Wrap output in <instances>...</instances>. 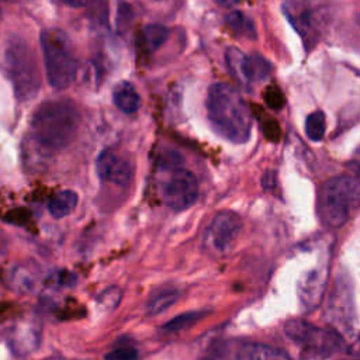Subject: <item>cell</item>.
<instances>
[{"label": "cell", "mask_w": 360, "mask_h": 360, "mask_svg": "<svg viewBox=\"0 0 360 360\" xmlns=\"http://www.w3.org/2000/svg\"><path fill=\"white\" fill-rule=\"evenodd\" d=\"M360 207V179L353 174H338L328 179L319 190L318 212L330 228L345 225Z\"/></svg>", "instance_id": "3957f363"}, {"label": "cell", "mask_w": 360, "mask_h": 360, "mask_svg": "<svg viewBox=\"0 0 360 360\" xmlns=\"http://www.w3.org/2000/svg\"><path fill=\"white\" fill-rule=\"evenodd\" d=\"M226 66L233 79L243 87L264 80L270 73V63L259 55H248L236 46H229L225 51Z\"/></svg>", "instance_id": "9c48e42d"}, {"label": "cell", "mask_w": 360, "mask_h": 360, "mask_svg": "<svg viewBox=\"0 0 360 360\" xmlns=\"http://www.w3.org/2000/svg\"><path fill=\"white\" fill-rule=\"evenodd\" d=\"M160 193L165 205L169 208L174 211L187 210L198 197V183L191 172L174 166L163 180Z\"/></svg>", "instance_id": "52a82bcc"}, {"label": "cell", "mask_w": 360, "mask_h": 360, "mask_svg": "<svg viewBox=\"0 0 360 360\" xmlns=\"http://www.w3.org/2000/svg\"><path fill=\"white\" fill-rule=\"evenodd\" d=\"M242 229V221L239 215L232 211H221L211 221L205 232V246L218 253L229 252Z\"/></svg>", "instance_id": "30bf717a"}, {"label": "cell", "mask_w": 360, "mask_h": 360, "mask_svg": "<svg viewBox=\"0 0 360 360\" xmlns=\"http://www.w3.org/2000/svg\"><path fill=\"white\" fill-rule=\"evenodd\" d=\"M3 65L15 96L20 100L28 101L37 96L42 79L35 52L25 39L17 35L7 38L3 52Z\"/></svg>", "instance_id": "277c9868"}, {"label": "cell", "mask_w": 360, "mask_h": 360, "mask_svg": "<svg viewBox=\"0 0 360 360\" xmlns=\"http://www.w3.org/2000/svg\"><path fill=\"white\" fill-rule=\"evenodd\" d=\"M10 287L20 294L34 292L38 285V271L28 264H18L10 271Z\"/></svg>", "instance_id": "9a60e30c"}, {"label": "cell", "mask_w": 360, "mask_h": 360, "mask_svg": "<svg viewBox=\"0 0 360 360\" xmlns=\"http://www.w3.org/2000/svg\"><path fill=\"white\" fill-rule=\"evenodd\" d=\"M156 1H160V0H156Z\"/></svg>", "instance_id": "4316f807"}, {"label": "cell", "mask_w": 360, "mask_h": 360, "mask_svg": "<svg viewBox=\"0 0 360 360\" xmlns=\"http://www.w3.org/2000/svg\"><path fill=\"white\" fill-rule=\"evenodd\" d=\"M284 330L301 349V357L304 360H325L343 346L342 336L338 332L316 326L304 319L288 321Z\"/></svg>", "instance_id": "8992f818"}, {"label": "cell", "mask_w": 360, "mask_h": 360, "mask_svg": "<svg viewBox=\"0 0 360 360\" xmlns=\"http://www.w3.org/2000/svg\"><path fill=\"white\" fill-rule=\"evenodd\" d=\"M284 13L297 30V32L311 48L314 42L318 41V37L326 20L323 8L309 1L295 0L287 1L284 4Z\"/></svg>", "instance_id": "ba28073f"}, {"label": "cell", "mask_w": 360, "mask_h": 360, "mask_svg": "<svg viewBox=\"0 0 360 360\" xmlns=\"http://www.w3.org/2000/svg\"><path fill=\"white\" fill-rule=\"evenodd\" d=\"M232 360H291L290 356L273 346L246 342L240 343L232 353Z\"/></svg>", "instance_id": "4fadbf2b"}, {"label": "cell", "mask_w": 360, "mask_h": 360, "mask_svg": "<svg viewBox=\"0 0 360 360\" xmlns=\"http://www.w3.org/2000/svg\"><path fill=\"white\" fill-rule=\"evenodd\" d=\"M41 343V325L35 319H20L7 333V345L14 356H28Z\"/></svg>", "instance_id": "8fae6325"}, {"label": "cell", "mask_w": 360, "mask_h": 360, "mask_svg": "<svg viewBox=\"0 0 360 360\" xmlns=\"http://www.w3.org/2000/svg\"><path fill=\"white\" fill-rule=\"evenodd\" d=\"M96 172L100 180L118 186L129 184L134 176V169L131 163L124 160L110 149L98 153L96 160Z\"/></svg>", "instance_id": "7c38bea8"}, {"label": "cell", "mask_w": 360, "mask_h": 360, "mask_svg": "<svg viewBox=\"0 0 360 360\" xmlns=\"http://www.w3.org/2000/svg\"><path fill=\"white\" fill-rule=\"evenodd\" d=\"M353 360H357V359H353Z\"/></svg>", "instance_id": "83f0119b"}, {"label": "cell", "mask_w": 360, "mask_h": 360, "mask_svg": "<svg viewBox=\"0 0 360 360\" xmlns=\"http://www.w3.org/2000/svg\"><path fill=\"white\" fill-rule=\"evenodd\" d=\"M325 129H326L325 114L321 110L312 111L305 120V134H307V136L314 142L322 141L323 136H325Z\"/></svg>", "instance_id": "d6986e66"}, {"label": "cell", "mask_w": 360, "mask_h": 360, "mask_svg": "<svg viewBox=\"0 0 360 360\" xmlns=\"http://www.w3.org/2000/svg\"><path fill=\"white\" fill-rule=\"evenodd\" d=\"M53 278L58 285H63V287H72L76 283V276L68 270L58 271Z\"/></svg>", "instance_id": "cb8c5ba5"}, {"label": "cell", "mask_w": 360, "mask_h": 360, "mask_svg": "<svg viewBox=\"0 0 360 360\" xmlns=\"http://www.w3.org/2000/svg\"><path fill=\"white\" fill-rule=\"evenodd\" d=\"M176 291H163L156 294L148 304V314L149 315H156L162 311H165L167 307H170L173 304V301H176Z\"/></svg>", "instance_id": "44dd1931"}, {"label": "cell", "mask_w": 360, "mask_h": 360, "mask_svg": "<svg viewBox=\"0 0 360 360\" xmlns=\"http://www.w3.org/2000/svg\"><path fill=\"white\" fill-rule=\"evenodd\" d=\"M138 352L131 346H121L104 356V360H136Z\"/></svg>", "instance_id": "7402d4cb"}, {"label": "cell", "mask_w": 360, "mask_h": 360, "mask_svg": "<svg viewBox=\"0 0 360 360\" xmlns=\"http://www.w3.org/2000/svg\"><path fill=\"white\" fill-rule=\"evenodd\" d=\"M169 37V30L160 24H149L142 30V42L148 52L158 51Z\"/></svg>", "instance_id": "e0dca14e"}, {"label": "cell", "mask_w": 360, "mask_h": 360, "mask_svg": "<svg viewBox=\"0 0 360 360\" xmlns=\"http://www.w3.org/2000/svg\"><path fill=\"white\" fill-rule=\"evenodd\" d=\"M112 101L124 114H135L141 107V96L129 82H120L112 90Z\"/></svg>", "instance_id": "5bb4252c"}, {"label": "cell", "mask_w": 360, "mask_h": 360, "mask_svg": "<svg viewBox=\"0 0 360 360\" xmlns=\"http://www.w3.org/2000/svg\"><path fill=\"white\" fill-rule=\"evenodd\" d=\"M59 1H62L63 4H66V6H69V7H75V8L83 7V6H86V3H87V0H59Z\"/></svg>", "instance_id": "d4e9b609"}, {"label": "cell", "mask_w": 360, "mask_h": 360, "mask_svg": "<svg viewBox=\"0 0 360 360\" xmlns=\"http://www.w3.org/2000/svg\"><path fill=\"white\" fill-rule=\"evenodd\" d=\"M214 1L222 7H233L240 3V0H214Z\"/></svg>", "instance_id": "484cf974"}, {"label": "cell", "mask_w": 360, "mask_h": 360, "mask_svg": "<svg viewBox=\"0 0 360 360\" xmlns=\"http://www.w3.org/2000/svg\"><path fill=\"white\" fill-rule=\"evenodd\" d=\"M121 297H122V292L118 287L115 285H111V287H107L104 288L96 298V302L97 305L104 309V311H111L114 309L120 301H121Z\"/></svg>", "instance_id": "ffe728a7"}, {"label": "cell", "mask_w": 360, "mask_h": 360, "mask_svg": "<svg viewBox=\"0 0 360 360\" xmlns=\"http://www.w3.org/2000/svg\"><path fill=\"white\" fill-rule=\"evenodd\" d=\"M207 117L224 139L243 143L250 138L252 112L240 93L231 84L214 83L207 91Z\"/></svg>", "instance_id": "7a4b0ae2"}, {"label": "cell", "mask_w": 360, "mask_h": 360, "mask_svg": "<svg viewBox=\"0 0 360 360\" xmlns=\"http://www.w3.org/2000/svg\"><path fill=\"white\" fill-rule=\"evenodd\" d=\"M39 44L49 86L55 90L68 89L77 72V60L69 37L59 28H44Z\"/></svg>", "instance_id": "5b68a950"}, {"label": "cell", "mask_w": 360, "mask_h": 360, "mask_svg": "<svg viewBox=\"0 0 360 360\" xmlns=\"http://www.w3.org/2000/svg\"><path fill=\"white\" fill-rule=\"evenodd\" d=\"M226 22L229 25V28L240 35V37H246V38H255L256 37V31H255V24L253 21L245 15L240 11H232L226 15Z\"/></svg>", "instance_id": "ac0fdd59"}, {"label": "cell", "mask_w": 360, "mask_h": 360, "mask_svg": "<svg viewBox=\"0 0 360 360\" xmlns=\"http://www.w3.org/2000/svg\"><path fill=\"white\" fill-rule=\"evenodd\" d=\"M77 201L79 197L73 190H60L48 201V211L55 219H60L75 211Z\"/></svg>", "instance_id": "2e32d148"}, {"label": "cell", "mask_w": 360, "mask_h": 360, "mask_svg": "<svg viewBox=\"0 0 360 360\" xmlns=\"http://www.w3.org/2000/svg\"><path fill=\"white\" fill-rule=\"evenodd\" d=\"M80 115L70 100L41 103L31 118V142L49 155L69 146L77 135Z\"/></svg>", "instance_id": "6da1fadb"}, {"label": "cell", "mask_w": 360, "mask_h": 360, "mask_svg": "<svg viewBox=\"0 0 360 360\" xmlns=\"http://www.w3.org/2000/svg\"><path fill=\"white\" fill-rule=\"evenodd\" d=\"M264 101L270 108L280 110L284 105V97L283 93L277 87H269L264 93Z\"/></svg>", "instance_id": "603a6c76"}]
</instances>
